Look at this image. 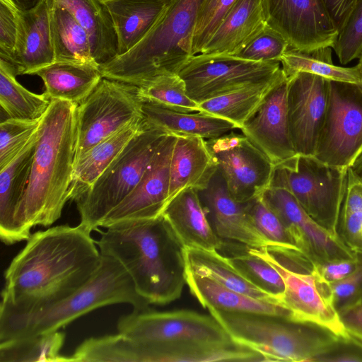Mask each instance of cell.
Masks as SVG:
<instances>
[{
    "label": "cell",
    "mask_w": 362,
    "mask_h": 362,
    "mask_svg": "<svg viewBox=\"0 0 362 362\" xmlns=\"http://www.w3.org/2000/svg\"><path fill=\"white\" fill-rule=\"evenodd\" d=\"M91 231L80 223L31 234L5 271L0 311L33 312L85 285L98 269L102 256Z\"/></svg>",
    "instance_id": "6da1fadb"
},
{
    "label": "cell",
    "mask_w": 362,
    "mask_h": 362,
    "mask_svg": "<svg viewBox=\"0 0 362 362\" xmlns=\"http://www.w3.org/2000/svg\"><path fill=\"white\" fill-rule=\"evenodd\" d=\"M78 104L52 100L40 119L30 173L15 222L23 240L36 226L57 221L69 200L76 145Z\"/></svg>",
    "instance_id": "7a4b0ae2"
},
{
    "label": "cell",
    "mask_w": 362,
    "mask_h": 362,
    "mask_svg": "<svg viewBox=\"0 0 362 362\" xmlns=\"http://www.w3.org/2000/svg\"><path fill=\"white\" fill-rule=\"evenodd\" d=\"M105 228L96 241L100 254L120 263L149 305H164L180 297L186 284L183 246L162 215Z\"/></svg>",
    "instance_id": "3957f363"
},
{
    "label": "cell",
    "mask_w": 362,
    "mask_h": 362,
    "mask_svg": "<svg viewBox=\"0 0 362 362\" xmlns=\"http://www.w3.org/2000/svg\"><path fill=\"white\" fill-rule=\"evenodd\" d=\"M204 0H170L141 40L100 65L103 78L137 87L177 74L191 56L190 39Z\"/></svg>",
    "instance_id": "277c9868"
},
{
    "label": "cell",
    "mask_w": 362,
    "mask_h": 362,
    "mask_svg": "<svg viewBox=\"0 0 362 362\" xmlns=\"http://www.w3.org/2000/svg\"><path fill=\"white\" fill-rule=\"evenodd\" d=\"M101 255L100 264L92 278L66 298L30 313L0 311V342L58 331L82 315L110 305L149 308L120 263Z\"/></svg>",
    "instance_id": "5b68a950"
},
{
    "label": "cell",
    "mask_w": 362,
    "mask_h": 362,
    "mask_svg": "<svg viewBox=\"0 0 362 362\" xmlns=\"http://www.w3.org/2000/svg\"><path fill=\"white\" fill-rule=\"evenodd\" d=\"M208 310L233 340L259 352L264 361L317 362L347 340L317 325L286 316Z\"/></svg>",
    "instance_id": "8992f818"
},
{
    "label": "cell",
    "mask_w": 362,
    "mask_h": 362,
    "mask_svg": "<svg viewBox=\"0 0 362 362\" xmlns=\"http://www.w3.org/2000/svg\"><path fill=\"white\" fill-rule=\"evenodd\" d=\"M167 134L144 123V127L76 202L81 224L90 230L101 227L107 216L138 184Z\"/></svg>",
    "instance_id": "52a82bcc"
},
{
    "label": "cell",
    "mask_w": 362,
    "mask_h": 362,
    "mask_svg": "<svg viewBox=\"0 0 362 362\" xmlns=\"http://www.w3.org/2000/svg\"><path fill=\"white\" fill-rule=\"evenodd\" d=\"M246 248L269 262L281 275L285 290L279 304L290 313L291 319L317 325L343 339H349L334 305L329 284L319 278L308 259L267 247Z\"/></svg>",
    "instance_id": "ba28073f"
},
{
    "label": "cell",
    "mask_w": 362,
    "mask_h": 362,
    "mask_svg": "<svg viewBox=\"0 0 362 362\" xmlns=\"http://www.w3.org/2000/svg\"><path fill=\"white\" fill-rule=\"evenodd\" d=\"M347 173L348 168L326 164L313 156L297 155L274 166L269 186L287 189L313 220L337 234Z\"/></svg>",
    "instance_id": "9c48e42d"
},
{
    "label": "cell",
    "mask_w": 362,
    "mask_h": 362,
    "mask_svg": "<svg viewBox=\"0 0 362 362\" xmlns=\"http://www.w3.org/2000/svg\"><path fill=\"white\" fill-rule=\"evenodd\" d=\"M284 74L281 62H255L234 55L199 53L178 70L187 95L198 104L276 78Z\"/></svg>",
    "instance_id": "30bf717a"
},
{
    "label": "cell",
    "mask_w": 362,
    "mask_h": 362,
    "mask_svg": "<svg viewBox=\"0 0 362 362\" xmlns=\"http://www.w3.org/2000/svg\"><path fill=\"white\" fill-rule=\"evenodd\" d=\"M138 87L102 78L76 108V162L90 148L135 120L143 119Z\"/></svg>",
    "instance_id": "8fae6325"
},
{
    "label": "cell",
    "mask_w": 362,
    "mask_h": 362,
    "mask_svg": "<svg viewBox=\"0 0 362 362\" xmlns=\"http://www.w3.org/2000/svg\"><path fill=\"white\" fill-rule=\"evenodd\" d=\"M362 148V83L329 81L326 112L315 156L348 168Z\"/></svg>",
    "instance_id": "7c38bea8"
},
{
    "label": "cell",
    "mask_w": 362,
    "mask_h": 362,
    "mask_svg": "<svg viewBox=\"0 0 362 362\" xmlns=\"http://www.w3.org/2000/svg\"><path fill=\"white\" fill-rule=\"evenodd\" d=\"M117 329L134 341L146 344L232 339L211 315L186 310L158 312L149 308L133 309L131 313L119 318Z\"/></svg>",
    "instance_id": "4fadbf2b"
},
{
    "label": "cell",
    "mask_w": 362,
    "mask_h": 362,
    "mask_svg": "<svg viewBox=\"0 0 362 362\" xmlns=\"http://www.w3.org/2000/svg\"><path fill=\"white\" fill-rule=\"evenodd\" d=\"M206 143L235 200L248 202L269 187L274 166L243 134L230 132Z\"/></svg>",
    "instance_id": "5bb4252c"
},
{
    "label": "cell",
    "mask_w": 362,
    "mask_h": 362,
    "mask_svg": "<svg viewBox=\"0 0 362 362\" xmlns=\"http://www.w3.org/2000/svg\"><path fill=\"white\" fill-rule=\"evenodd\" d=\"M267 24L289 48L309 52L332 47L338 30L322 0H263Z\"/></svg>",
    "instance_id": "9a60e30c"
},
{
    "label": "cell",
    "mask_w": 362,
    "mask_h": 362,
    "mask_svg": "<svg viewBox=\"0 0 362 362\" xmlns=\"http://www.w3.org/2000/svg\"><path fill=\"white\" fill-rule=\"evenodd\" d=\"M259 197L284 222L301 254L313 265L357 257L337 234L313 220L287 189L269 186Z\"/></svg>",
    "instance_id": "2e32d148"
},
{
    "label": "cell",
    "mask_w": 362,
    "mask_h": 362,
    "mask_svg": "<svg viewBox=\"0 0 362 362\" xmlns=\"http://www.w3.org/2000/svg\"><path fill=\"white\" fill-rule=\"evenodd\" d=\"M287 80V115L293 148L298 155L313 156L326 112L329 80L306 72Z\"/></svg>",
    "instance_id": "e0dca14e"
},
{
    "label": "cell",
    "mask_w": 362,
    "mask_h": 362,
    "mask_svg": "<svg viewBox=\"0 0 362 362\" xmlns=\"http://www.w3.org/2000/svg\"><path fill=\"white\" fill-rule=\"evenodd\" d=\"M176 138L175 134L165 136L138 184L107 216L101 227L162 215L168 204L170 163Z\"/></svg>",
    "instance_id": "ac0fdd59"
},
{
    "label": "cell",
    "mask_w": 362,
    "mask_h": 362,
    "mask_svg": "<svg viewBox=\"0 0 362 362\" xmlns=\"http://www.w3.org/2000/svg\"><path fill=\"white\" fill-rule=\"evenodd\" d=\"M287 87L286 77L272 89L240 129L274 166L298 155L289 133Z\"/></svg>",
    "instance_id": "d6986e66"
},
{
    "label": "cell",
    "mask_w": 362,
    "mask_h": 362,
    "mask_svg": "<svg viewBox=\"0 0 362 362\" xmlns=\"http://www.w3.org/2000/svg\"><path fill=\"white\" fill-rule=\"evenodd\" d=\"M214 176L209 186L199 192L208 220L215 233L221 239L230 240L246 247H270V242L254 224L246 203L235 200L228 192L220 174Z\"/></svg>",
    "instance_id": "ffe728a7"
},
{
    "label": "cell",
    "mask_w": 362,
    "mask_h": 362,
    "mask_svg": "<svg viewBox=\"0 0 362 362\" xmlns=\"http://www.w3.org/2000/svg\"><path fill=\"white\" fill-rule=\"evenodd\" d=\"M55 62L52 44L49 8L46 0L35 7L19 11L16 42L11 63L18 75H33Z\"/></svg>",
    "instance_id": "44dd1931"
},
{
    "label": "cell",
    "mask_w": 362,
    "mask_h": 362,
    "mask_svg": "<svg viewBox=\"0 0 362 362\" xmlns=\"http://www.w3.org/2000/svg\"><path fill=\"white\" fill-rule=\"evenodd\" d=\"M162 216L183 247L219 250L224 246L223 240L211 226L199 192L194 189L182 190Z\"/></svg>",
    "instance_id": "7402d4cb"
},
{
    "label": "cell",
    "mask_w": 362,
    "mask_h": 362,
    "mask_svg": "<svg viewBox=\"0 0 362 362\" xmlns=\"http://www.w3.org/2000/svg\"><path fill=\"white\" fill-rule=\"evenodd\" d=\"M170 170L168 204L182 190L205 189L218 172L216 163L206 139L190 135H176Z\"/></svg>",
    "instance_id": "603a6c76"
},
{
    "label": "cell",
    "mask_w": 362,
    "mask_h": 362,
    "mask_svg": "<svg viewBox=\"0 0 362 362\" xmlns=\"http://www.w3.org/2000/svg\"><path fill=\"white\" fill-rule=\"evenodd\" d=\"M267 25L263 0H236L201 53L234 55Z\"/></svg>",
    "instance_id": "cb8c5ba5"
},
{
    "label": "cell",
    "mask_w": 362,
    "mask_h": 362,
    "mask_svg": "<svg viewBox=\"0 0 362 362\" xmlns=\"http://www.w3.org/2000/svg\"><path fill=\"white\" fill-rule=\"evenodd\" d=\"M37 139V133L11 163L0 170V238L6 245L23 240L15 216L28 185Z\"/></svg>",
    "instance_id": "d4e9b609"
},
{
    "label": "cell",
    "mask_w": 362,
    "mask_h": 362,
    "mask_svg": "<svg viewBox=\"0 0 362 362\" xmlns=\"http://www.w3.org/2000/svg\"><path fill=\"white\" fill-rule=\"evenodd\" d=\"M144 126V119L133 121L98 142L75 162L69 199L78 200Z\"/></svg>",
    "instance_id": "484cf974"
},
{
    "label": "cell",
    "mask_w": 362,
    "mask_h": 362,
    "mask_svg": "<svg viewBox=\"0 0 362 362\" xmlns=\"http://www.w3.org/2000/svg\"><path fill=\"white\" fill-rule=\"evenodd\" d=\"M143 119L154 127L175 135H190L204 139H215L238 129L232 122L209 113H185L142 102Z\"/></svg>",
    "instance_id": "4316f807"
},
{
    "label": "cell",
    "mask_w": 362,
    "mask_h": 362,
    "mask_svg": "<svg viewBox=\"0 0 362 362\" xmlns=\"http://www.w3.org/2000/svg\"><path fill=\"white\" fill-rule=\"evenodd\" d=\"M66 9L88 35L98 64L117 55V36L108 9L100 0H46Z\"/></svg>",
    "instance_id": "83f0119b"
},
{
    "label": "cell",
    "mask_w": 362,
    "mask_h": 362,
    "mask_svg": "<svg viewBox=\"0 0 362 362\" xmlns=\"http://www.w3.org/2000/svg\"><path fill=\"white\" fill-rule=\"evenodd\" d=\"M40 76L50 100L79 104L95 89L102 75L100 66L67 62H54L33 74Z\"/></svg>",
    "instance_id": "f1b7e54d"
},
{
    "label": "cell",
    "mask_w": 362,
    "mask_h": 362,
    "mask_svg": "<svg viewBox=\"0 0 362 362\" xmlns=\"http://www.w3.org/2000/svg\"><path fill=\"white\" fill-rule=\"evenodd\" d=\"M186 284L191 293L204 308L278 315L291 318L290 313L279 304L250 297L226 288L211 279L195 274L187 267Z\"/></svg>",
    "instance_id": "f546056e"
},
{
    "label": "cell",
    "mask_w": 362,
    "mask_h": 362,
    "mask_svg": "<svg viewBox=\"0 0 362 362\" xmlns=\"http://www.w3.org/2000/svg\"><path fill=\"white\" fill-rule=\"evenodd\" d=\"M170 0H110L105 3L117 40V55L134 47Z\"/></svg>",
    "instance_id": "4dcf8cb0"
},
{
    "label": "cell",
    "mask_w": 362,
    "mask_h": 362,
    "mask_svg": "<svg viewBox=\"0 0 362 362\" xmlns=\"http://www.w3.org/2000/svg\"><path fill=\"white\" fill-rule=\"evenodd\" d=\"M183 252L187 268L195 274L250 297L278 304L271 296L245 279L217 250L183 247Z\"/></svg>",
    "instance_id": "1f68e13d"
},
{
    "label": "cell",
    "mask_w": 362,
    "mask_h": 362,
    "mask_svg": "<svg viewBox=\"0 0 362 362\" xmlns=\"http://www.w3.org/2000/svg\"><path fill=\"white\" fill-rule=\"evenodd\" d=\"M55 62L99 65L95 60L88 35L65 8L49 4Z\"/></svg>",
    "instance_id": "d6a6232c"
},
{
    "label": "cell",
    "mask_w": 362,
    "mask_h": 362,
    "mask_svg": "<svg viewBox=\"0 0 362 362\" xmlns=\"http://www.w3.org/2000/svg\"><path fill=\"white\" fill-rule=\"evenodd\" d=\"M286 78L298 72H306L322 76L329 81L362 83V67L358 64L353 67L336 66L332 60V47H320L304 52L288 48L280 58Z\"/></svg>",
    "instance_id": "836d02e7"
},
{
    "label": "cell",
    "mask_w": 362,
    "mask_h": 362,
    "mask_svg": "<svg viewBox=\"0 0 362 362\" xmlns=\"http://www.w3.org/2000/svg\"><path fill=\"white\" fill-rule=\"evenodd\" d=\"M18 72L11 62L0 58V105L10 118L40 119L51 103L44 92H30L16 80Z\"/></svg>",
    "instance_id": "e575fe53"
},
{
    "label": "cell",
    "mask_w": 362,
    "mask_h": 362,
    "mask_svg": "<svg viewBox=\"0 0 362 362\" xmlns=\"http://www.w3.org/2000/svg\"><path fill=\"white\" fill-rule=\"evenodd\" d=\"M286 77L284 73L271 81L204 101L199 104L200 112L226 119L240 129L272 89Z\"/></svg>",
    "instance_id": "d590c367"
},
{
    "label": "cell",
    "mask_w": 362,
    "mask_h": 362,
    "mask_svg": "<svg viewBox=\"0 0 362 362\" xmlns=\"http://www.w3.org/2000/svg\"><path fill=\"white\" fill-rule=\"evenodd\" d=\"M65 340L58 331L0 342V362H65L70 356L59 351Z\"/></svg>",
    "instance_id": "8d00e7d4"
},
{
    "label": "cell",
    "mask_w": 362,
    "mask_h": 362,
    "mask_svg": "<svg viewBox=\"0 0 362 362\" xmlns=\"http://www.w3.org/2000/svg\"><path fill=\"white\" fill-rule=\"evenodd\" d=\"M337 234L350 250L362 255V181L349 168Z\"/></svg>",
    "instance_id": "74e56055"
},
{
    "label": "cell",
    "mask_w": 362,
    "mask_h": 362,
    "mask_svg": "<svg viewBox=\"0 0 362 362\" xmlns=\"http://www.w3.org/2000/svg\"><path fill=\"white\" fill-rule=\"evenodd\" d=\"M137 94L141 102L180 112H200L199 104L187 95L185 83L177 74H168L153 79L138 87Z\"/></svg>",
    "instance_id": "f35d334b"
},
{
    "label": "cell",
    "mask_w": 362,
    "mask_h": 362,
    "mask_svg": "<svg viewBox=\"0 0 362 362\" xmlns=\"http://www.w3.org/2000/svg\"><path fill=\"white\" fill-rule=\"evenodd\" d=\"M227 259L245 279L268 293L280 305L285 284L281 275L272 265L247 250L245 253L227 257Z\"/></svg>",
    "instance_id": "ab89813d"
},
{
    "label": "cell",
    "mask_w": 362,
    "mask_h": 362,
    "mask_svg": "<svg viewBox=\"0 0 362 362\" xmlns=\"http://www.w3.org/2000/svg\"><path fill=\"white\" fill-rule=\"evenodd\" d=\"M246 207L256 228L270 242L269 248L301 254L284 222L259 196L246 202Z\"/></svg>",
    "instance_id": "60d3db41"
},
{
    "label": "cell",
    "mask_w": 362,
    "mask_h": 362,
    "mask_svg": "<svg viewBox=\"0 0 362 362\" xmlns=\"http://www.w3.org/2000/svg\"><path fill=\"white\" fill-rule=\"evenodd\" d=\"M41 119V118H40ZM40 119L8 118L0 124V170L11 163L37 133Z\"/></svg>",
    "instance_id": "b9f144b4"
},
{
    "label": "cell",
    "mask_w": 362,
    "mask_h": 362,
    "mask_svg": "<svg viewBox=\"0 0 362 362\" xmlns=\"http://www.w3.org/2000/svg\"><path fill=\"white\" fill-rule=\"evenodd\" d=\"M236 0H204L190 39L191 56L199 54Z\"/></svg>",
    "instance_id": "7bdbcfd3"
},
{
    "label": "cell",
    "mask_w": 362,
    "mask_h": 362,
    "mask_svg": "<svg viewBox=\"0 0 362 362\" xmlns=\"http://www.w3.org/2000/svg\"><path fill=\"white\" fill-rule=\"evenodd\" d=\"M332 48L342 64L360 58L362 54V0L356 1L347 21L338 31Z\"/></svg>",
    "instance_id": "ee69618b"
},
{
    "label": "cell",
    "mask_w": 362,
    "mask_h": 362,
    "mask_svg": "<svg viewBox=\"0 0 362 362\" xmlns=\"http://www.w3.org/2000/svg\"><path fill=\"white\" fill-rule=\"evenodd\" d=\"M289 48L286 39L268 25L234 56L255 62H280Z\"/></svg>",
    "instance_id": "f6af8a7d"
},
{
    "label": "cell",
    "mask_w": 362,
    "mask_h": 362,
    "mask_svg": "<svg viewBox=\"0 0 362 362\" xmlns=\"http://www.w3.org/2000/svg\"><path fill=\"white\" fill-rule=\"evenodd\" d=\"M356 269L346 277L329 284L334 305L338 313L362 298V255Z\"/></svg>",
    "instance_id": "bcb514c9"
},
{
    "label": "cell",
    "mask_w": 362,
    "mask_h": 362,
    "mask_svg": "<svg viewBox=\"0 0 362 362\" xmlns=\"http://www.w3.org/2000/svg\"><path fill=\"white\" fill-rule=\"evenodd\" d=\"M19 11L12 0H0V58L9 62L16 42Z\"/></svg>",
    "instance_id": "7dc6e473"
},
{
    "label": "cell",
    "mask_w": 362,
    "mask_h": 362,
    "mask_svg": "<svg viewBox=\"0 0 362 362\" xmlns=\"http://www.w3.org/2000/svg\"><path fill=\"white\" fill-rule=\"evenodd\" d=\"M358 256L355 259L326 262L313 265L315 273L324 282L331 284L342 280L357 267Z\"/></svg>",
    "instance_id": "c3c4849f"
},
{
    "label": "cell",
    "mask_w": 362,
    "mask_h": 362,
    "mask_svg": "<svg viewBox=\"0 0 362 362\" xmlns=\"http://www.w3.org/2000/svg\"><path fill=\"white\" fill-rule=\"evenodd\" d=\"M317 362H362V349L354 344L350 338L343 340L332 351L320 356Z\"/></svg>",
    "instance_id": "681fc988"
},
{
    "label": "cell",
    "mask_w": 362,
    "mask_h": 362,
    "mask_svg": "<svg viewBox=\"0 0 362 362\" xmlns=\"http://www.w3.org/2000/svg\"><path fill=\"white\" fill-rule=\"evenodd\" d=\"M338 31L347 21L356 0H322Z\"/></svg>",
    "instance_id": "f907efd6"
},
{
    "label": "cell",
    "mask_w": 362,
    "mask_h": 362,
    "mask_svg": "<svg viewBox=\"0 0 362 362\" xmlns=\"http://www.w3.org/2000/svg\"><path fill=\"white\" fill-rule=\"evenodd\" d=\"M347 332L362 335V303L358 302L339 312Z\"/></svg>",
    "instance_id": "816d5d0a"
},
{
    "label": "cell",
    "mask_w": 362,
    "mask_h": 362,
    "mask_svg": "<svg viewBox=\"0 0 362 362\" xmlns=\"http://www.w3.org/2000/svg\"><path fill=\"white\" fill-rule=\"evenodd\" d=\"M348 168L362 181V148Z\"/></svg>",
    "instance_id": "f5cc1de1"
},
{
    "label": "cell",
    "mask_w": 362,
    "mask_h": 362,
    "mask_svg": "<svg viewBox=\"0 0 362 362\" xmlns=\"http://www.w3.org/2000/svg\"><path fill=\"white\" fill-rule=\"evenodd\" d=\"M21 11H26L35 7L41 0H12Z\"/></svg>",
    "instance_id": "db71d44e"
},
{
    "label": "cell",
    "mask_w": 362,
    "mask_h": 362,
    "mask_svg": "<svg viewBox=\"0 0 362 362\" xmlns=\"http://www.w3.org/2000/svg\"><path fill=\"white\" fill-rule=\"evenodd\" d=\"M350 339L362 349V335L354 332H348Z\"/></svg>",
    "instance_id": "11a10c76"
},
{
    "label": "cell",
    "mask_w": 362,
    "mask_h": 362,
    "mask_svg": "<svg viewBox=\"0 0 362 362\" xmlns=\"http://www.w3.org/2000/svg\"><path fill=\"white\" fill-rule=\"evenodd\" d=\"M361 67H362V54L361 55L360 58H359V63H358Z\"/></svg>",
    "instance_id": "9f6ffc18"
},
{
    "label": "cell",
    "mask_w": 362,
    "mask_h": 362,
    "mask_svg": "<svg viewBox=\"0 0 362 362\" xmlns=\"http://www.w3.org/2000/svg\"><path fill=\"white\" fill-rule=\"evenodd\" d=\"M100 1H103V2H105V1H110V0H100Z\"/></svg>",
    "instance_id": "6f0895ef"
},
{
    "label": "cell",
    "mask_w": 362,
    "mask_h": 362,
    "mask_svg": "<svg viewBox=\"0 0 362 362\" xmlns=\"http://www.w3.org/2000/svg\"><path fill=\"white\" fill-rule=\"evenodd\" d=\"M359 302L362 303V298H361V300Z\"/></svg>",
    "instance_id": "680465c9"
}]
</instances>
